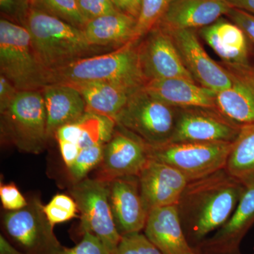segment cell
<instances>
[{
  "mask_svg": "<svg viewBox=\"0 0 254 254\" xmlns=\"http://www.w3.org/2000/svg\"><path fill=\"white\" fill-rule=\"evenodd\" d=\"M245 188V184L225 168L189 182L176 205L185 236L193 250L230 218Z\"/></svg>",
  "mask_w": 254,
  "mask_h": 254,
  "instance_id": "obj_1",
  "label": "cell"
},
{
  "mask_svg": "<svg viewBox=\"0 0 254 254\" xmlns=\"http://www.w3.org/2000/svg\"><path fill=\"white\" fill-rule=\"evenodd\" d=\"M114 220L122 237L144 230L149 210L145 206L138 177H127L108 182Z\"/></svg>",
  "mask_w": 254,
  "mask_h": 254,
  "instance_id": "obj_15",
  "label": "cell"
},
{
  "mask_svg": "<svg viewBox=\"0 0 254 254\" xmlns=\"http://www.w3.org/2000/svg\"><path fill=\"white\" fill-rule=\"evenodd\" d=\"M117 9L138 19L139 11L136 9L133 0H111Z\"/></svg>",
  "mask_w": 254,
  "mask_h": 254,
  "instance_id": "obj_38",
  "label": "cell"
},
{
  "mask_svg": "<svg viewBox=\"0 0 254 254\" xmlns=\"http://www.w3.org/2000/svg\"><path fill=\"white\" fill-rule=\"evenodd\" d=\"M0 114L1 141L31 154L45 150L49 137L41 91L18 92L12 103Z\"/></svg>",
  "mask_w": 254,
  "mask_h": 254,
  "instance_id": "obj_5",
  "label": "cell"
},
{
  "mask_svg": "<svg viewBox=\"0 0 254 254\" xmlns=\"http://www.w3.org/2000/svg\"><path fill=\"white\" fill-rule=\"evenodd\" d=\"M43 210L53 227L78 217L76 201L71 195L66 194L55 195L48 204L43 206Z\"/></svg>",
  "mask_w": 254,
  "mask_h": 254,
  "instance_id": "obj_29",
  "label": "cell"
},
{
  "mask_svg": "<svg viewBox=\"0 0 254 254\" xmlns=\"http://www.w3.org/2000/svg\"><path fill=\"white\" fill-rule=\"evenodd\" d=\"M31 6L46 11L81 29L88 23L81 14L76 0H34Z\"/></svg>",
  "mask_w": 254,
  "mask_h": 254,
  "instance_id": "obj_27",
  "label": "cell"
},
{
  "mask_svg": "<svg viewBox=\"0 0 254 254\" xmlns=\"http://www.w3.org/2000/svg\"><path fill=\"white\" fill-rule=\"evenodd\" d=\"M21 1H22L23 4L26 6V7L29 8L33 4L34 0H21Z\"/></svg>",
  "mask_w": 254,
  "mask_h": 254,
  "instance_id": "obj_41",
  "label": "cell"
},
{
  "mask_svg": "<svg viewBox=\"0 0 254 254\" xmlns=\"http://www.w3.org/2000/svg\"><path fill=\"white\" fill-rule=\"evenodd\" d=\"M28 205L9 211L3 218L8 240L26 254H53L62 245L38 197L28 198Z\"/></svg>",
  "mask_w": 254,
  "mask_h": 254,
  "instance_id": "obj_9",
  "label": "cell"
},
{
  "mask_svg": "<svg viewBox=\"0 0 254 254\" xmlns=\"http://www.w3.org/2000/svg\"><path fill=\"white\" fill-rule=\"evenodd\" d=\"M111 254H163L141 232L122 237L121 240Z\"/></svg>",
  "mask_w": 254,
  "mask_h": 254,
  "instance_id": "obj_30",
  "label": "cell"
},
{
  "mask_svg": "<svg viewBox=\"0 0 254 254\" xmlns=\"http://www.w3.org/2000/svg\"><path fill=\"white\" fill-rule=\"evenodd\" d=\"M199 36L228 66L248 64V39L245 32L231 21L220 18L198 30Z\"/></svg>",
  "mask_w": 254,
  "mask_h": 254,
  "instance_id": "obj_21",
  "label": "cell"
},
{
  "mask_svg": "<svg viewBox=\"0 0 254 254\" xmlns=\"http://www.w3.org/2000/svg\"><path fill=\"white\" fill-rule=\"evenodd\" d=\"M78 8L87 21L113 14L119 10L111 0H76Z\"/></svg>",
  "mask_w": 254,
  "mask_h": 254,
  "instance_id": "obj_32",
  "label": "cell"
},
{
  "mask_svg": "<svg viewBox=\"0 0 254 254\" xmlns=\"http://www.w3.org/2000/svg\"><path fill=\"white\" fill-rule=\"evenodd\" d=\"M167 31L171 35L185 67L196 83L215 92L232 86L234 78L232 75L220 64L215 63L208 56L195 30Z\"/></svg>",
  "mask_w": 254,
  "mask_h": 254,
  "instance_id": "obj_13",
  "label": "cell"
},
{
  "mask_svg": "<svg viewBox=\"0 0 254 254\" xmlns=\"http://www.w3.org/2000/svg\"><path fill=\"white\" fill-rule=\"evenodd\" d=\"M242 127L218 110L178 108L176 125L170 143L234 142Z\"/></svg>",
  "mask_w": 254,
  "mask_h": 254,
  "instance_id": "obj_11",
  "label": "cell"
},
{
  "mask_svg": "<svg viewBox=\"0 0 254 254\" xmlns=\"http://www.w3.org/2000/svg\"><path fill=\"white\" fill-rule=\"evenodd\" d=\"M145 82L180 78L194 81L185 67L171 35L157 25L137 46Z\"/></svg>",
  "mask_w": 254,
  "mask_h": 254,
  "instance_id": "obj_12",
  "label": "cell"
},
{
  "mask_svg": "<svg viewBox=\"0 0 254 254\" xmlns=\"http://www.w3.org/2000/svg\"><path fill=\"white\" fill-rule=\"evenodd\" d=\"M17 88L4 76L0 74V113L9 106L18 93Z\"/></svg>",
  "mask_w": 254,
  "mask_h": 254,
  "instance_id": "obj_35",
  "label": "cell"
},
{
  "mask_svg": "<svg viewBox=\"0 0 254 254\" xmlns=\"http://www.w3.org/2000/svg\"><path fill=\"white\" fill-rule=\"evenodd\" d=\"M225 0H176L158 26L167 30H196L226 16L232 9Z\"/></svg>",
  "mask_w": 254,
  "mask_h": 254,
  "instance_id": "obj_17",
  "label": "cell"
},
{
  "mask_svg": "<svg viewBox=\"0 0 254 254\" xmlns=\"http://www.w3.org/2000/svg\"><path fill=\"white\" fill-rule=\"evenodd\" d=\"M41 91L46 105L49 138L55 136L60 127L77 122L87 113L83 96L71 85L50 83Z\"/></svg>",
  "mask_w": 254,
  "mask_h": 254,
  "instance_id": "obj_20",
  "label": "cell"
},
{
  "mask_svg": "<svg viewBox=\"0 0 254 254\" xmlns=\"http://www.w3.org/2000/svg\"><path fill=\"white\" fill-rule=\"evenodd\" d=\"M149 160L147 145L116 125L105 144L95 178L108 183L123 177H138Z\"/></svg>",
  "mask_w": 254,
  "mask_h": 254,
  "instance_id": "obj_10",
  "label": "cell"
},
{
  "mask_svg": "<svg viewBox=\"0 0 254 254\" xmlns=\"http://www.w3.org/2000/svg\"><path fill=\"white\" fill-rule=\"evenodd\" d=\"M196 254V253H195V254ZM241 254L240 253V254Z\"/></svg>",
  "mask_w": 254,
  "mask_h": 254,
  "instance_id": "obj_43",
  "label": "cell"
},
{
  "mask_svg": "<svg viewBox=\"0 0 254 254\" xmlns=\"http://www.w3.org/2000/svg\"><path fill=\"white\" fill-rule=\"evenodd\" d=\"M0 74L18 91H42L50 84V72L37 57L27 28L6 18L0 20Z\"/></svg>",
  "mask_w": 254,
  "mask_h": 254,
  "instance_id": "obj_4",
  "label": "cell"
},
{
  "mask_svg": "<svg viewBox=\"0 0 254 254\" xmlns=\"http://www.w3.org/2000/svg\"><path fill=\"white\" fill-rule=\"evenodd\" d=\"M232 145L233 142H185L147 147L150 159L173 167L190 182L226 168Z\"/></svg>",
  "mask_w": 254,
  "mask_h": 254,
  "instance_id": "obj_7",
  "label": "cell"
},
{
  "mask_svg": "<svg viewBox=\"0 0 254 254\" xmlns=\"http://www.w3.org/2000/svg\"><path fill=\"white\" fill-rule=\"evenodd\" d=\"M133 3H134L135 6H136V9L139 11L141 9V0H133Z\"/></svg>",
  "mask_w": 254,
  "mask_h": 254,
  "instance_id": "obj_42",
  "label": "cell"
},
{
  "mask_svg": "<svg viewBox=\"0 0 254 254\" xmlns=\"http://www.w3.org/2000/svg\"><path fill=\"white\" fill-rule=\"evenodd\" d=\"M226 16L241 28L247 38L254 43V14L244 10L232 8Z\"/></svg>",
  "mask_w": 254,
  "mask_h": 254,
  "instance_id": "obj_34",
  "label": "cell"
},
{
  "mask_svg": "<svg viewBox=\"0 0 254 254\" xmlns=\"http://www.w3.org/2000/svg\"><path fill=\"white\" fill-rule=\"evenodd\" d=\"M220 64L234 78L244 82L254 90V66L250 64L245 65H239V66H228L223 64Z\"/></svg>",
  "mask_w": 254,
  "mask_h": 254,
  "instance_id": "obj_36",
  "label": "cell"
},
{
  "mask_svg": "<svg viewBox=\"0 0 254 254\" xmlns=\"http://www.w3.org/2000/svg\"><path fill=\"white\" fill-rule=\"evenodd\" d=\"M226 170L232 177L245 184L254 179V125L242 126L233 142Z\"/></svg>",
  "mask_w": 254,
  "mask_h": 254,
  "instance_id": "obj_25",
  "label": "cell"
},
{
  "mask_svg": "<svg viewBox=\"0 0 254 254\" xmlns=\"http://www.w3.org/2000/svg\"><path fill=\"white\" fill-rule=\"evenodd\" d=\"M233 78L231 87L216 92L217 110L242 126L254 125V90L244 82Z\"/></svg>",
  "mask_w": 254,
  "mask_h": 254,
  "instance_id": "obj_24",
  "label": "cell"
},
{
  "mask_svg": "<svg viewBox=\"0 0 254 254\" xmlns=\"http://www.w3.org/2000/svg\"><path fill=\"white\" fill-rule=\"evenodd\" d=\"M143 89L153 98L175 108L217 110L216 92L185 78L147 81Z\"/></svg>",
  "mask_w": 254,
  "mask_h": 254,
  "instance_id": "obj_19",
  "label": "cell"
},
{
  "mask_svg": "<svg viewBox=\"0 0 254 254\" xmlns=\"http://www.w3.org/2000/svg\"><path fill=\"white\" fill-rule=\"evenodd\" d=\"M69 194L81 214L80 232H88L98 237L110 252L118 247L122 236L114 220L109 200L108 182L86 178L73 182Z\"/></svg>",
  "mask_w": 254,
  "mask_h": 254,
  "instance_id": "obj_8",
  "label": "cell"
},
{
  "mask_svg": "<svg viewBox=\"0 0 254 254\" xmlns=\"http://www.w3.org/2000/svg\"><path fill=\"white\" fill-rule=\"evenodd\" d=\"M0 254H26L24 252L18 250L12 243L9 242L1 234L0 235Z\"/></svg>",
  "mask_w": 254,
  "mask_h": 254,
  "instance_id": "obj_39",
  "label": "cell"
},
{
  "mask_svg": "<svg viewBox=\"0 0 254 254\" xmlns=\"http://www.w3.org/2000/svg\"><path fill=\"white\" fill-rule=\"evenodd\" d=\"M178 108L148 94L143 88L132 93L115 124L141 140L147 146L171 141Z\"/></svg>",
  "mask_w": 254,
  "mask_h": 254,
  "instance_id": "obj_6",
  "label": "cell"
},
{
  "mask_svg": "<svg viewBox=\"0 0 254 254\" xmlns=\"http://www.w3.org/2000/svg\"><path fill=\"white\" fill-rule=\"evenodd\" d=\"M50 83L103 81L135 92L144 86L137 45L130 43L111 53L75 60L50 72Z\"/></svg>",
  "mask_w": 254,
  "mask_h": 254,
  "instance_id": "obj_3",
  "label": "cell"
},
{
  "mask_svg": "<svg viewBox=\"0 0 254 254\" xmlns=\"http://www.w3.org/2000/svg\"><path fill=\"white\" fill-rule=\"evenodd\" d=\"M232 8L244 10L254 14V0H225Z\"/></svg>",
  "mask_w": 254,
  "mask_h": 254,
  "instance_id": "obj_40",
  "label": "cell"
},
{
  "mask_svg": "<svg viewBox=\"0 0 254 254\" xmlns=\"http://www.w3.org/2000/svg\"><path fill=\"white\" fill-rule=\"evenodd\" d=\"M176 0H141V9L131 43L137 45L161 21Z\"/></svg>",
  "mask_w": 254,
  "mask_h": 254,
  "instance_id": "obj_26",
  "label": "cell"
},
{
  "mask_svg": "<svg viewBox=\"0 0 254 254\" xmlns=\"http://www.w3.org/2000/svg\"><path fill=\"white\" fill-rule=\"evenodd\" d=\"M0 199L5 210L15 211L28 205V200L22 195L14 183L0 185Z\"/></svg>",
  "mask_w": 254,
  "mask_h": 254,
  "instance_id": "obj_33",
  "label": "cell"
},
{
  "mask_svg": "<svg viewBox=\"0 0 254 254\" xmlns=\"http://www.w3.org/2000/svg\"><path fill=\"white\" fill-rule=\"evenodd\" d=\"M21 21L29 32L37 57L49 72L100 50L88 43L81 28L33 6Z\"/></svg>",
  "mask_w": 254,
  "mask_h": 254,
  "instance_id": "obj_2",
  "label": "cell"
},
{
  "mask_svg": "<svg viewBox=\"0 0 254 254\" xmlns=\"http://www.w3.org/2000/svg\"><path fill=\"white\" fill-rule=\"evenodd\" d=\"M105 144L98 143L80 151L74 163L67 168L73 182L81 181L92 170L97 168L103 158Z\"/></svg>",
  "mask_w": 254,
  "mask_h": 254,
  "instance_id": "obj_28",
  "label": "cell"
},
{
  "mask_svg": "<svg viewBox=\"0 0 254 254\" xmlns=\"http://www.w3.org/2000/svg\"><path fill=\"white\" fill-rule=\"evenodd\" d=\"M53 254H111V252L98 237L91 232H86L77 245L71 248L62 246Z\"/></svg>",
  "mask_w": 254,
  "mask_h": 254,
  "instance_id": "obj_31",
  "label": "cell"
},
{
  "mask_svg": "<svg viewBox=\"0 0 254 254\" xmlns=\"http://www.w3.org/2000/svg\"><path fill=\"white\" fill-rule=\"evenodd\" d=\"M0 7L1 11L16 16L20 21L22 19L23 15L28 8L26 7L21 0H0Z\"/></svg>",
  "mask_w": 254,
  "mask_h": 254,
  "instance_id": "obj_37",
  "label": "cell"
},
{
  "mask_svg": "<svg viewBox=\"0 0 254 254\" xmlns=\"http://www.w3.org/2000/svg\"><path fill=\"white\" fill-rule=\"evenodd\" d=\"M136 23V18L118 11L88 21L83 30L91 46L118 49L133 41Z\"/></svg>",
  "mask_w": 254,
  "mask_h": 254,
  "instance_id": "obj_23",
  "label": "cell"
},
{
  "mask_svg": "<svg viewBox=\"0 0 254 254\" xmlns=\"http://www.w3.org/2000/svg\"><path fill=\"white\" fill-rule=\"evenodd\" d=\"M140 191L148 210L177 205L188 185L186 177L168 164L150 159L138 175Z\"/></svg>",
  "mask_w": 254,
  "mask_h": 254,
  "instance_id": "obj_16",
  "label": "cell"
},
{
  "mask_svg": "<svg viewBox=\"0 0 254 254\" xmlns=\"http://www.w3.org/2000/svg\"><path fill=\"white\" fill-rule=\"evenodd\" d=\"M245 185V190L231 216L211 237L195 249V253H240L241 243L254 225V179Z\"/></svg>",
  "mask_w": 254,
  "mask_h": 254,
  "instance_id": "obj_14",
  "label": "cell"
},
{
  "mask_svg": "<svg viewBox=\"0 0 254 254\" xmlns=\"http://www.w3.org/2000/svg\"><path fill=\"white\" fill-rule=\"evenodd\" d=\"M66 84L71 85L80 92L86 102L87 113L110 119L115 123L130 95L134 93L108 82H76Z\"/></svg>",
  "mask_w": 254,
  "mask_h": 254,
  "instance_id": "obj_22",
  "label": "cell"
},
{
  "mask_svg": "<svg viewBox=\"0 0 254 254\" xmlns=\"http://www.w3.org/2000/svg\"><path fill=\"white\" fill-rule=\"evenodd\" d=\"M143 231L163 254H195L185 236L176 205L150 210Z\"/></svg>",
  "mask_w": 254,
  "mask_h": 254,
  "instance_id": "obj_18",
  "label": "cell"
}]
</instances>
